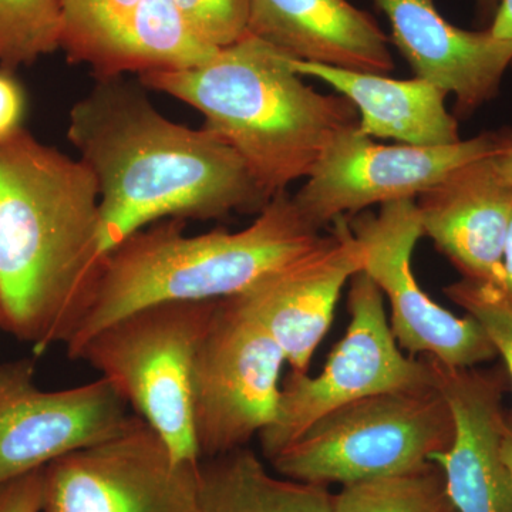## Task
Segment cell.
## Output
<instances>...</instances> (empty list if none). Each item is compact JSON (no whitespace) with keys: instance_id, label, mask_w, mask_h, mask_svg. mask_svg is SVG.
Masks as SVG:
<instances>
[{"instance_id":"obj_1","label":"cell","mask_w":512,"mask_h":512,"mask_svg":"<svg viewBox=\"0 0 512 512\" xmlns=\"http://www.w3.org/2000/svg\"><path fill=\"white\" fill-rule=\"evenodd\" d=\"M67 138L99 185L106 255L154 222L259 214L271 201L227 143L168 120L121 77L74 104Z\"/></svg>"},{"instance_id":"obj_2","label":"cell","mask_w":512,"mask_h":512,"mask_svg":"<svg viewBox=\"0 0 512 512\" xmlns=\"http://www.w3.org/2000/svg\"><path fill=\"white\" fill-rule=\"evenodd\" d=\"M106 256L89 165L25 128L0 140V329L37 356L66 345Z\"/></svg>"},{"instance_id":"obj_3","label":"cell","mask_w":512,"mask_h":512,"mask_svg":"<svg viewBox=\"0 0 512 512\" xmlns=\"http://www.w3.org/2000/svg\"><path fill=\"white\" fill-rule=\"evenodd\" d=\"M302 77L288 56L248 33L202 66L143 74L140 83L200 111L202 128L241 157L272 200L359 124L348 99L316 92Z\"/></svg>"},{"instance_id":"obj_4","label":"cell","mask_w":512,"mask_h":512,"mask_svg":"<svg viewBox=\"0 0 512 512\" xmlns=\"http://www.w3.org/2000/svg\"><path fill=\"white\" fill-rule=\"evenodd\" d=\"M184 220L140 229L111 249L86 311L66 342L76 360L94 333L144 306L208 302L241 295L322 244L291 195H275L241 231L185 234Z\"/></svg>"},{"instance_id":"obj_5","label":"cell","mask_w":512,"mask_h":512,"mask_svg":"<svg viewBox=\"0 0 512 512\" xmlns=\"http://www.w3.org/2000/svg\"><path fill=\"white\" fill-rule=\"evenodd\" d=\"M453 439V414L437 386L375 394L323 416L271 466L291 480L342 487L427 466Z\"/></svg>"},{"instance_id":"obj_6","label":"cell","mask_w":512,"mask_h":512,"mask_svg":"<svg viewBox=\"0 0 512 512\" xmlns=\"http://www.w3.org/2000/svg\"><path fill=\"white\" fill-rule=\"evenodd\" d=\"M218 301L144 306L84 343V360L109 380L178 460L200 461L192 423V373Z\"/></svg>"},{"instance_id":"obj_7","label":"cell","mask_w":512,"mask_h":512,"mask_svg":"<svg viewBox=\"0 0 512 512\" xmlns=\"http://www.w3.org/2000/svg\"><path fill=\"white\" fill-rule=\"evenodd\" d=\"M350 322L322 372H292L282 384L274 421L258 436L271 463L333 410L375 394L436 386L433 363L406 355L394 338L384 296L365 271L350 281Z\"/></svg>"},{"instance_id":"obj_8","label":"cell","mask_w":512,"mask_h":512,"mask_svg":"<svg viewBox=\"0 0 512 512\" xmlns=\"http://www.w3.org/2000/svg\"><path fill=\"white\" fill-rule=\"evenodd\" d=\"M284 353L234 298L220 299L192 373V423L200 461L248 447L274 421Z\"/></svg>"},{"instance_id":"obj_9","label":"cell","mask_w":512,"mask_h":512,"mask_svg":"<svg viewBox=\"0 0 512 512\" xmlns=\"http://www.w3.org/2000/svg\"><path fill=\"white\" fill-rule=\"evenodd\" d=\"M198 466L138 416L119 436L47 464L42 512H200Z\"/></svg>"},{"instance_id":"obj_10","label":"cell","mask_w":512,"mask_h":512,"mask_svg":"<svg viewBox=\"0 0 512 512\" xmlns=\"http://www.w3.org/2000/svg\"><path fill=\"white\" fill-rule=\"evenodd\" d=\"M348 222L365 248L363 271L389 301L400 348L450 367H478L498 356L476 319L454 315L417 282L413 254L424 231L416 200L387 202L376 215L360 212Z\"/></svg>"},{"instance_id":"obj_11","label":"cell","mask_w":512,"mask_h":512,"mask_svg":"<svg viewBox=\"0 0 512 512\" xmlns=\"http://www.w3.org/2000/svg\"><path fill=\"white\" fill-rule=\"evenodd\" d=\"M493 153L491 133L450 146L377 144L359 124L340 133L293 195L313 228L353 217L372 205L417 200L461 165Z\"/></svg>"},{"instance_id":"obj_12","label":"cell","mask_w":512,"mask_h":512,"mask_svg":"<svg viewBox=\"0 0 512 512\" xmlns=\"http://www.w3.org/2000/svg\"><path fill=\"white\" fill-rule=\"evenodd\" d=\"M138 414L109 380L39 389L30 359L0 365V484L113 439Z\"/></svg>"},{"instance_id":"obj_13","label":"cell","mask_w":512,"mask_h":512,"mask_svg":"<svg viewBox=\"0 0 512 512\" xmlns=\"http://www.w3.org/2000/svg\"><path fill=\"white\" fill-rule=\"evenodd\" d=\"M332 225L318 248L232 296L275 340L292 372H309L343 288L365 269V248L353 235L348 218H338Z\"/></svg>"},{"instance_id":"obj_14","label":"cell","mask_w":512,"mask_h":512,"mask_svg":"<svg viewBox=\"0 0 512 512\" xmlns=\"http://www.w3.org/2000/svg\"><path fill=\"white\" fill-rule=\"evenodd\" d=\"M431 363L454 420L450 448L431 457L443 473L451 504L457 512H512V484L503 457L507 373Z\"/></svg>"},{"instance_id":"obj_15","label":"cell","mask_w":512,"mask_h":512,"mask_svg":"<svg viewBox=\"0 0 512 512\" xmlns=\"http://www.w3.org/2000/svg\"><path fill=\"white\" fill-rule=\"evenodd\" d=\"M392 28V40L419 79L454 96L467 117L498 96L512 66V43L490 30H466L448 22L436 0H372Z\"/></svg>"},{"instance_id":"obj_16","label":"cell","mask_w":512,"mask_h":512,"mask_svg":"<svg viewBox=\"0 0 512 512\" xmlns=\"http://www.w3.org/2000/svg\"><path fill=\"white\" fill-rule=\"evenodd\" d=\"M487 157L461 165L416 202L424 235L461 279L503 288L512 185L498 177Z\"/></svg>"},{"instance_id":"obj_17","label":"cell","mask_w":512,"mask_h":512,"mask_svg":"<svg viewBox=\"0 0 512 512\" xmlns=\"http://www.w3.org/2000/svg\"><path fill=\"white\" fill-rule=\"evenodd\" d=\"M248 33L299 62L376 74L394 69L390 37L348 0H249Z\"/></svg>"},{"instance_id":"obj_18","label":"cell","mask_w":512,"mask_h":512,"mask_svg":"<svg viewBox=\"0 0 512 512\" xmlns=\"http://www.w3.org/2000/svg\"><path fill=\"white\" fill-rule=\"evenodd\" d=\"M293 70L328 84L348 99L367 137L389 138L410 146H450L461 140L448 94L427 80H397L387 74L355 72L291 59Z\"/></svg>"},{"instance_id":"obj_19","label":"cell","mask_w":512,"mask_h":512,"mask_svg":"<svg viewBox=\"0 0 512 512\" xmlns=\"http://www.w3.org/2000/svg\"><path fill=\"white\" fill-rule=\"evenodd\" d=\"M220 50L192 30L174 0H140L93 70L99 80L178 72L210 62Z\"/></svg>"},{"instance_id":"obj_20","label":"cell","mask_w":512,"mask_h":512,"mask_svg":"<svg viewBox=\"0 0 512 512\" xmlns=\"http://www.w3.org/2000/svg\"><path fill=\"white\" fill-rule=\"evenodd\" d=\"M200 512H332L325 485L275 477L249 447L201 460Z\"/></svg>"},{"instance_id":"obj_21","label":"cell","mask_w":512,"mask_h":512,"mask_svg":"<svg viewBox=\"0 0 512 512\" xmlns=\"http://www.w3.org/2000/svg\"><path fill=\"white\" fill-rule=\"evenodd\" d=\"M332 512H457L448 498L443 473L434 463L342 485Z\"/></svg>"},{"instance_id":"obj_22","label":"cell","mask_w":512,"mask_h":512,"mask_svg":"<svg viewBox=\"0 0 512 512\" xmlns=\"http://www.w3.org/2000/svg\"><path fill=\"white\" fill-rule=\"evenodd\" d=\"M62 0H0V69L15 72L62 47Z\"/></svg>"},{"instance_id":"obj_23","label":"cell","mask_w":512,"mask_h":512,"mask_svg":"<svg viewBox=\"0 0 512 512\" xmlns=\"http://www.w3.org/2000/svg\"><path fill=\"white\" fill-rule=\"evenodd\" d=\"M140 0H62V47L70 62L96 67Z\"/></svg>"},{"instance_id":"obj_24","label":"cell","mask_w":512,"mask_h":512,"mask_svg":"<svg viewBox=\"0 0 512 512\" xmlns=\"http://www.w3.org/2000/svg\"><path fill=\"white\" fill-rule=\"evenodd\" d=\"M451 302L477 320L504 362L512 389V299L501 286L481 282H453L443 289ZM512 420V413L510 414Z\"/></svg>"},{"instance_id":"obj_25","label":"cell","mask_w":512,"mask_h":512,"mask_svg":"<svg viewBox=\"0 0 512 512\" xmlns=\"http://www.w3.org/2000/svg\"><path fill=\"white\" fill-rule=\"evenodd\" d=\"M208 45L224 49L248 35L249 0H174Z\"/></svg>"},{"instance_id":"obj_26","label":"cell","mask_w":512,"mask_h":512,"mask_svg":"<svg viewBox=\"0 0 512 512\" xmlns=\"http://www.w3.org/2000/svg\"><path fill=\"white\" fill-rule=\"evenodd\" d=\"M43 468L0 484V512H42Z\"/></svg>"},{"instance_id":"obj_27","label":"cell","mask_w":512,"mask_h":512,"mask_svg":"<svg viewBox=\"0 0 512 512\" xmlns=\"http://www.w3.org/2000/svg\"><path fill=\"white\" fill-rule=\"evenodd\" d=\"M26 94L12 70L0 69V140L23 128Z\"/></svg>"},{"instance_id":"obj_28","label":"cell","mask_w":512,"mask_h":512,"mask_svg":"<svg viewBox=\"0 0 512 512\" xmlns=\"http://www.w3.org/2000/svg\"><path fill=\"white\" fill-rule=\"evenodd\" d=\"M493 153L487 157L495 173L505 183L512 185V128L491 133Z\"/></svg>"},{"instance_id":"obj_29","label":"cell","mask_w":512,"mask_h":512,"mask_svg":"<svg viewBox=\"0 0 512 512\" xmlns=\"http://www.w3.org/2000/svg\"><path fill=\"white\" fill-rule=\"evenodd\" d=\"M488 30L497 39L512 43V0H500Z\"/></svg>"},{"instance_id":"obj_30","label":"cell","mask_w":512,"mask_h":512,"mask_svg":"<svg viewBox=\"0 0 512 512\" xmlns=\"http://www.w3.org/2000/svg\"><path fill=\"white\" fill-rule=\"evenodd\" d=\"M503 269V289L505 292L508 293V296H510V298L512 299V217L510 222V228H508L507 241H505Z\"/></svg>"},{"instance_id":"obj_31","label":"cell","mask_w":512,"mask_h":512,"mask_svg":"<svg viewBox=\"0 0 512 512\" xmlns=\"http://www.w3.org/2000/svg\"><path fill=\"white\" fill-rule=\"evenodd\" d=\"M503 457L505 466L508 468V473H510L512 484V420L510 416H508L507 426H505L504 431Z\"/></svg>"},{"instance_id":"obj_32","label":"cell","mask_w":512,"mask_h":512,"mask_svg":"<svg viewBox=\"0 0 512 512\" xmlns=\"http://www.w3.org/2000/svg\"><path fill=\"white\" fill-rule=\"evenodd\" d=\"M500 0H477V9L483 18H493Z\"/></svg>"},{"instance_id":"obj_33","label":"cell","mask_w":512,"mask_h":512,"mask_svg":"<svg viewBox=\"0 0 512 512\" xmlns=\"http://www.w3.org/2000/svg\"><path fill=\"white\" fill-rule=\"evenodd\" d=\"M0 330H2V329H0Z\"/></svg>"}]
</instances>
